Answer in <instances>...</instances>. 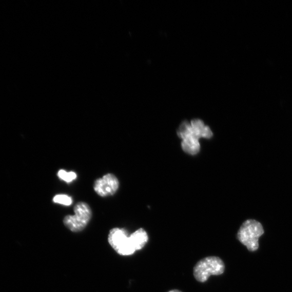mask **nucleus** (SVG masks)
Listing matches in <instances>:
<instances>
[{"mask_svg":"<svg viewBox=\"0 0 292 292\" xmlns=\"http://www.w3.org/2000/svg\"><path fill=\"white\" fill-rule=\"evenodd\" d=\"M58 177L65 182L69 183L72 182L77 178L76 174L74 172H66V170L61 169L57 173Z\"/></svg>","mask_w":292,"mask_h":292,"instance_id":"1a4fd4ad","label":"nucleus"},{"mask_svg":"<svg viewBox=\"0 0 292 292\" xmlns=\"http://www.w3.org/2000/svg\"><path fill=\"white\" fill-rule=\"evenodd\" d=\"M108 242L120 255H132L136 251L127 231L124 229L115 228L110 230Z\"/></svg>","mask_w":292,"mask_h":292,"instance_id":"20e7f679","label":"nucleus"},{"mask_svg":"<svg viewBox=\"0 0 292 292\" xmlns=\"http://www.w3.org/2000/svg\"><path fill=\"white\" fill-rule=\"evenodd\" d=\"M191 127L194 134L198 138L210 139L213 136V133L210 127L206 126L202 120L195 119L190 122Z\"/></svg>","mask_w":292,"mask_h":292,"instance_id":"0eeeda50","label":"nucleus"},{"mask_svg":"<svg viewBox=\"0 0 292 292\" xmlns=\"http://www.w3.org/2000/svg\"><path fill=\"white\" fill-rule=\"evenodd\" d=\"M168 292H182V291H181L180 290H179L178 289H173L172 290H170Z\"/></svg>","mask_w":292,"mask_h":292,"instance_id":"9b49d317","label":"nucleus"},{"mask_svg":"<svg viewBox=\"0 0 292 292\" xmlns=\"http://www.w3.org/2000/svg\"><path fill=\"white\" fill-rule=\"evenodd\" d=\"M224 262L217 257H208L200 260L193 269V275L200 283H205L211 276H219L224 272Z\"/></svg>","mask_w":292,"mask_h":292,"instance_id":"f03ea898","label":"nucleus"},{"mask_svg":"<svg viewBox=\"0 0 292 292\" xmlns=\"http://www.w3.org/2000/svg\"><path fill=\"white\" fill-rule=\"evenodd\" d=\"M129 237L136 250L142 249L148 240L146 231L143 228L138 229Z\"/></svg>","mask_w":292,"mask_h":292,"instance_id":"6e6552de","label":"nucleus"},{"mask_svg":"<svg viewBox=\"0 0 292 292\" xmlns=\"http://www.w3.org/2000/svg\"><path fill=\"white\" fill-rule=\"evenodd\" d=\"M264 233L263 226L255 220L245 221L240 227L237 235L240 242L251 251L259 248V238Z\"/></svg>","mask_w":292,"mask_h":292,"instance_id":"f257e3e1","label":"nucleus"},{"mask_svg":"<svg viewBox=\"0 0 292 292\" xmlns=\"http://www.w3.org/2000/svg\"><path fill=\"white\" fill-rule=\"evenodd\" d=\"M53 202L65 206H70L73 203L71 197L65 194H57L53 198Z\"/></svg>","mask_w":292,"mask_h":292,"instance_id":"9d476101","label":"nucleus"},{"mask_svg":"<svg viewBox=\"0 0 292 292\" xmlns=\"http://www.w3.org/2000/svg\"><path fill=\"white\" fill-rule=\"evenodd\" d=\"M178 135L183 140L181 147L185 152L190 155H196L200 150L199 139L193 132L190 122H184L179 126Z\"/></svg>","mask_w":292,"mask_h":292,"instance_id":"39448f33","label":"nucleus"},{"mask_svg":"<svg viewBox=\"0 0 292 292\" xmlns=\"http://www.w3.org/2000/svg\"><path fill=\"white\" fill-rule=\"evenodd\" d=\"M74 216H67L64 219V225L73 232L85 229L92 218V210L86 203L79 202L74 207Z\"/></svg>","mask_w":292,"mask_h":292,"instance_id":"7ed1b4c3","label":"nucleus"},{"mask_svg":"<svg viewBox=\"0 0 292 292\" xmlns=\"http://www.w3.org/2000/svg\"><path fill=\"white\" fill-rule=\"evenodd\" d=\"M119 187V181L113 174L108 173L95 181L94 189L100 197H106L114 194Z\"/></svg>","mask_w":292,"mask_h":292,"instance_id":"423d86ee","label":"nucleus"}]
</instances>
